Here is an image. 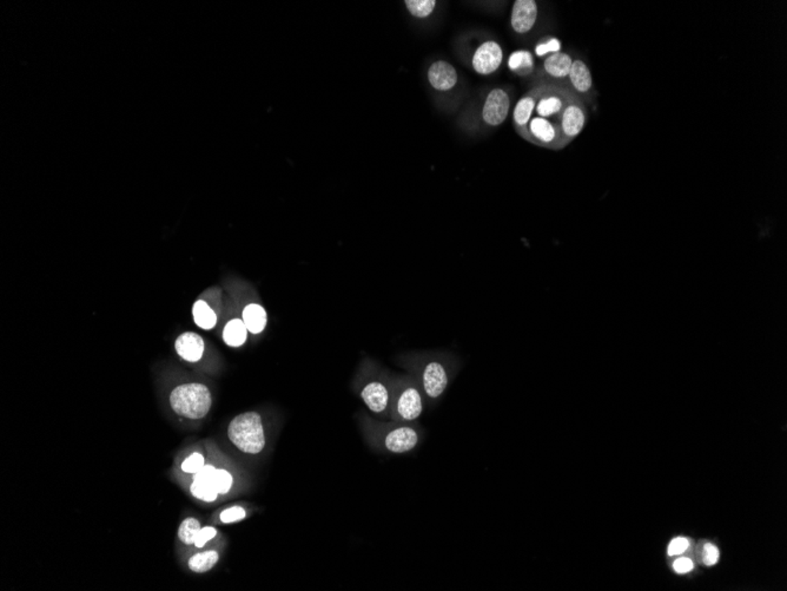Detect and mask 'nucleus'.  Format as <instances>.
<instances>
[{"instance_id": "16", "label": "nucleus", "mask_w": 787, "mask_h": 591, "mask_svg": "<svg viewBox=\"0 0 787 591\" xmlns=\"http://www.w3.org/2000/svg\"><path fill=\"white\" fill-rule=\"evenodd\" d=\"M242 320L250 333L260 334L264 331L268 322V315L261 305L249 304L243 309Z\"/></svg>"}, {"instance_id": "24", "label": "nucleus", "mask_w": 787, "mask_h": 591, "mask_svg": "<svg viewBox=\"0 0 787 591\" xmlns=\"http://www.w3.org/2000/svg\"><path fill=\"white\" fill-rule=\"evenodd\" d=\"M232 475L230 472L227 470H222V468H216L215 473L212 475V487H215L216 491L218 492V495H225L230 491L232 487Z\"/></svg>"}, {"instance_id": "18", "label": "nucleus", "mask_w": 787, "mask_h": 591, "mask_svg": "<svg viewBox=\"0 0 787 591\" xmlns=\"http://www.w3.org/2000/svg\"><path fill=\"white\" fill-rule=\"evenodd\" d=\"M508 68L518 76H528L534 71L533 54L530 51H514L508 59Z\"/></svg>"}, {"instance_id": "20", "label": "nucleus", "mask_w": 787, "mask_h": 591, "mask_svg": "<svg viewBox=\"0 0 787 591\" xmlns=\"http://www.w3.org/2000/svg\"><path fill=\"white\" fill-rule=\"evenodd\" d=\"M219 556L218 553L215 550H207L203 553H196L189 560L188 565L189 569L191 572H196V574H204V572L212 570L217 562H218Z\"/></svg>"}, {"instance_id": "30", "label": "nucleus", "mask_w": 787, "mask_h": 591, "mask_svg": "<svg viewBox=\"0 0 787 591\" xmlns=\"http://www.w3.org/2000/svg\"><path fill=\"white\" fill-rule=\"evenodd\" d=\"M719 560V550L715 545L707 543L703 546V560L705 565H715Z\"/></svg>"}, {"instance_id": "11", "label": "nucleus", "mask_w": 787, "mask_h": 591, "mask_svg": "<svg viewBox=\"0 0 787 591\" xmlns=\"http://www.w3.org/2000/svg\"><path fill=\"white\" fill-rule=\"evenodd\" d=\"M361 398L374 413H383L388 409L389 390L380 380H373L367 384L361 391Z\"/></svg>"}, {"instance_id": "1", "label": "nucleus", "mask_w": 787, "mask_h": 591, "mask_svg": "<svg viewBox=\"0 0 787 591\" xmlns=\"http://www.w3.org/2000/svg\"><path fill=\"white\" fill-rule=\"evenodd\" d=\"M572 90L553 83H540L515 105V132L530 143L550 150L567 147L561 134V120L573 97Z\"/></svg>"}, {"instance_id": "5", "label": "nucleus", "mask_w": 787, "mask_h": 591, "mask_svg": "<svg viewBox=\"0 0 787 591\" xmlns=\"http://www.w3.org/2000/svg\"><path fill=\"white\" fill-rule=\"evenodd\" d=\"M422 386L429 399H438L450 385V368L440 360H430L422 370Z\"/></svg>"}, {"instance_id": "26", "label": "nucleus", "mask_w": 787, "mask_h": 591, "mask_svg": "<svg viewBox=\"0 0 787 591\" xmlns=\"http://www.w3.org/2000/svg\"><path fill=\"white\" fill-rule=\"evenodd\" d=\"M246 516V512L242 506H231L228 507L225 510L222 511V514L219 516L221 522L225 523V524H230V523L239 522L244 519Z\"/></svg>"}, {"instance_id": "14", "label": "nucleus", "mask_w": 787, "mask_h": 591, "mask_svg": "<svg viewBox=\"0 0 787 591\" xmlns=\"http://www.w3.org/2000/svg\"><path fill=\"white\" fill-rule=\"evenodd\" d=\"M569 78V83H571L576 96L578 95H586L593 89V78H591V70L588 68L587 64L581 59L573 61Z\"/></svg>"}, {"instance_id": "6", "label": "nucleus", "mask_w": 787, "mask_h": 591, "mask_svg": "<svg viewBox=\"0 0 787 591\" xmlns=\"http://www.w3.org/2000/svg\"><path fill=\"white\" fill-rule=\"evenodd\" d=\"M511 108L507 91L496 88L488 93L482 109V118L491 127H499L506 120Z\"/></svg>"}, {"instance_id": "15", "label": "nucleus", "mask_w": 787, "mask_h": 591, "mask_svg": "<svg viewBox=\"0 0 787 591\" xmlns=\"http://www.w3.org/2000/svg\"><path fill=\"white\" fill-rule=\"evenodd\" d=\"M573 59L569 54L557 52L548 54L543 61V70L546 74L557 79H565L569 77V71L572 68Z\"/></svg>"}, {"instance_id": "29", "label": "nucleus", "mask_w": 787, "mask_h": 591, "mask_svg": "<svg viewBox=\"0 0 787 591\" xmlns=\"http://www.w3.org/2000/svg\"><path fill=\"white\" fill-rule=\"evenodd\" d=\"M216 535H217V530L212 526H205L203 529H200V533L197 535L196 541H195L196 548H203L207 542L212 541V538L216 537Z\"/></svg>"}, {"instance_id": "7", "label": "nucleus", "mask_w": 787, "mask_h": 591, "mask_svg": "<svg viewBox=\"0 0 787 591\" xmlns=\"http://www.w3.org/2000/svg\"><path fill=\"white\" fill-rule=\"evenodd\" d=\"M503 59V51L499 43L487 40L477 47L472 56V68L480 74H491L499 69Z\"/></svg>"}, {"instance_id": "3", "label": "nucleus", "mask_w": 787, "mask_h": 591, "mask_svg": "<svg viewBox=\"0 0 787 591\" xmlns=\"http://www.w3.org/2000/svg\"><path fill=\"white\" fill-rule=\"evenodd\" d=\"M228 437L239 451L258 455L265 446L262 418L257 412H246L234 417L228 427Z\"/></svg>"}, {"instance_id": "22", "label": "nucleus", "mask_w": 787, "mask_h": 591, "mask_svg": "<svg viewBox=\"0 0 787 591\" xmlns=\"http://www.w3.org/2000/svg\"><path fill=\"white\" fill-rule=\"evenodd\" d=\"M404 4L407 6L408 11L411 16L416 18H426L434 11L436 1L435 0H406Z\"/></svg>"}, {"instance_id": "4", "label": "nucleus", "mask_w": 787, "mask_h": 591, "mask_svg": "<svg viewBox=\"0 0 787 591\" xmlns=\"http://www.w3.org/2000/svg\"><path fill=\"white\" fill-rule=\"evenodd\" d=\"M587 108L579 96L573 97L566 107L562 120H561V134L566 145L580 135L587 123Z\"/></svg>"}, {"instance_id": "13", "label": "nucleus", "mask_w": 787, "mask_h": 591, "mask_svg": "<svg viewBox=\"0 0 787 591\" xmlns=\"http://www.w3.org/2000/svg\"><path fill=\"white\" fill-rule=\"evenodd\" d=\"M177 354L189 363H197L203 356L205 342L197 333H183L175 342Z\"/></svg>"}, {"instance_id": "27", "label": "nucleus", "mask_w": 787, "mask_h": 591, "mask_svg": "<svg viewBox=\"0 0 787 591\" xmlns=\"http://www.w3.org/2000/svg\"><path fill=\"white\" fill-rule=\"evenodd\" d=\"M205 465V460L204 457L200 453H193L191 456L186 458V459L182 464V470L186 472V473H192L195 475L197 472L200 471L202 468Z\"/></svg>"}, {"instance_id": "17", "label": "nucleus", "mask_w": 787, "mask_h": 591, "mask_svg": "<svg viewBox=\"0 0 787 591\" xmlns=\"http://www.w3.org/2000/svg\"><path fill=\"white\" fill-rule=\"evenodd\" d=\"M248 332L242 319H232L223 329V340L230 347H241L246 341Z\"/></svg>"}, {"instance_id": "9", "label": "nucleus", "mask_w": 787, "mask_h": 591, "mask_svg": "<svg viewBox=\"0 0 787 591\" xmlns=\"http://www.w3.org/2000/svg\"><path fill=\"white\" fill-rule=\"evenodd\" d=\"M422 395L415 386H406L396 399V413L404 420L413 421L422 414Z\"/></svg>"}, {"instance_id": "10", "label": "nucleus", "mask_w": 787, "mask_h": 591, "mask_svg": "<svg viewBox=\"0 0 787 591\" xmlns=\"http://www.w3.org/2000/svg\"><path fill=\"white\" fill-rule=\"evenodd\" d=\"M428 81L434 89L448 91L456 86V70L445 61H436L428 70Z\"/></svg>"}, {"instance_id": "21", "label": "nucleus", "mask_w": 787, "mask_h": 591, "mask_svg": "<svg viewBox=\"0 0 787 591\" xmlns=\"http://www.w3.org/2000/svg\"><path fill=\"white\" fill-rule=\"evenodd\" d=\"M200 529H202L200 523L197 521L196 518H186L178 529V537L184 544H195L197 535L200 533Z\"/></svg>"}, {"instance_id": "25", "label": "nucleus", "mask_w": 787, "mask_h": 591, "mask_svg": "<svg viewBox=\"0 0 787 591\" xmlns=\"http://www.w3.org/2000/svg\"><path fill=\"white\" fill-rule=\"evenodd\" d=\"M560 40L557 38H546L540 40V43L535 47V54L538 57H543L545 54H557L560 52Z\"/></svg>"}, {"instance_id": "12", "label": "nucleus", "mask_w": 787, "mask_h": 591, "mask_svg": "<svg viewBox=\"0 0 787 591\" xmlns=\"http://www.w3.org/2000/svg\"><path fill=\"white\" fill-rule=\"evenodd\" d=\"M418 443H419V434L409 426H402L392 430L384 439V445L387 450L394 453H406L411 451Z\"/></svg>"}, {"instance_id": "31", "label": "nucleus", "mask_w": 787, "mask_h": 591, "mask_svg": "<svg viewBox=\"0 0 787 591\" xmlns=\"http://www.w3.org/2000/svg\"><path fill=\"white\" fill-rule=\"evenodd\" d=\"M693 568H694L693 562L690 558H685V557L676 560L673 565L674 572H678V574H686V572H692Z\"/></svg>"}, {"instance_id": "23", "label": "nucleus", "mask_w": 787, "mask_h": 591, "mask_svg": "<svg viewBox=\"0 0 787 591\" xmlns=\"http://www.w3.org/2000/svg\"><path fill=\"white\" fill-rule=\"evenodd\" d=\"M190 490H191L192 495L195 496L196 498L203 501V502H214L218 497V492L216 491L215 487H212L210 482L193 480Z\"/></svg>"}, {"instance_id": "8", "label": "nucleus", "mask_w": 787, "mask_h": 591, "mask_svg": "<svg viewBox=\"0 0 787 591\" xmlns=\"http://www.w3.org/2000/svg\"><path fill=\"white\" fill-rule=\"evenodd\" d=\"M538 20V4L534 0H516L511 10V24L513 30L520 35H526Z\"/></svg>"}, {"instance_id": "28", "label": "nucleus", "mask_w": 787, "mask_h": 591, "mask_svg": "<svg viewBox=\"0 0 787 591\" xmlns=\"http://www.w3.org/2000/svg\"><path fill=\"white\" fill-rule=\"evenodd\" d=\"M690 546V542L684 537H676L673 539L669 545H668V555L669 556H676V555H681L687 550Z\"/></svg>"}, {"instance_id": "19", "label": "nucleus", "mask_w": 787, "mask_h": 591, "mask_svg": "<svg viewBox=\"0 0 787 591\" xmlns=\"http://www.w3.org/2000/svg\"><path fill=\"white\" fill-rule=\"evenodd\" d=\"M192 315H193L195 324L200 329H205V331L214 329L217 324V315L214 312V309L207 305L204 300H198L193 304Z\"/></svg>"}, {"instance_id": "2", "label": "nucleus", "mask_w": 787, "mask_h": 591, "mask_svg": "<svg viewBox=\"0 0 787 591\" xmlns=\"http://www.w3.org/2000/svg\"><path fill=\"white\" fill-rule=\"evenodd\" d=\"M173 412L192 420L205 417L212 409V392L200 383L183 384L170 394Z\"/></svg>"}]
</instances>
